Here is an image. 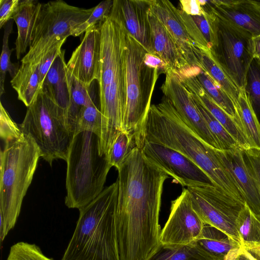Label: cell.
<instances>
[{
  "mask_svg": "<svg viewBox=\"0 0 260 260\" xmlns=\"http://www.w3.org/2000/svg\"><path fill=\"white\" fill-rule=\"evenodd\" d=\"M244 157L260 189V151L254 149L243 150Z\"/></svg>",
  "mask_w": 260,
  "mask_h": 260,
  "instance_id": "ab89813d",
  "label": "cell"
},
{
  "mask_svg": "<svg viewBox=\"0 0 260 260\" xmlns=\"http://www.w3.org/2000/svg\"><path fill=\"white\" fill-rule=\"evenodd\" d=\"M192 67L176 73L182 82L236 140L243 150L251 149L238 123L208 94L193 73Z\"/></svg>",
  "mask_w": 260,
  "mask_h": 260,
  "instance_id": "d6986e66",
  "label": "cell"
},
{
  "mask_svg": "<svg viewBox=\"0 0 260 260\" xmlns=\"http://www.w3.org/2000/svg\"><path fill=\"white\" fill-rule=\"evenodd\" d=\"M10 82L17 93L18 100L28 107L42 88L39 64L33 65L29 63H21Z\"/></svg>",
  "mask_w": 260,
  "mask_h": 260,
  "instance_id": "d4e9b609",
  "label": "cell"
},
{
  "mask_svg": "<svg viewBox=\"0 0 260 260\" xmlns=\"http://www.w3.org/2000/svg\"><path fill=\"white\" fill-rule=\"evenodd\" d=\"M116 181L79 209L73 236L61 260H119L116 211Z\"/></svg>",
  "mask_w": 260,
  "mask_h": 260,
  "instance_id": "277c9868",
  "label": "cell"
},
{
  "mask_svg": "<svg viewBox=\"0 0 260 260\" xmlns=\"http://www.w3.org/2000/svg\"><path fill=\"white\" fill-rule=\"evenodd\" d=\"M114 1L107 0L100 3L94 7V10L83 23L77 27L73 32V37H77L86 32L88 29L98 25L108 18L110 15Z\"/></svg>",
  "mask_w": 260,
  "mask_h": 260,
  "instance_id": "d590c367",
  "label": "cell"
},
{
  "mask_svg": "<svg viewBox=\"0 0 260 260\" xmlns=\"http://www.w3.org/2000/svg\"><path fill=\"white\" fill-rule=\"evenodd\" d=\"M253 58L260 57V35L252 38Z\"/></svg>",
  "mask_w": 260,
  "mask_h": 260,
  "instance_id": "f6af8a7d",
  "label": "cell"
},
{
  "mask_svg": "<svg viewBox=\"0 0 260 260\" xmlns=\"http://www.w3.org/2000/svg\"><path fill=\"white\" fill-rule=\"evenodd\" d=\"M190 93L197 109L219 145L221 150H229L236 148L242 149L236 140L208 110L191 92Z\"/></svg>",
  "mask_w": 260,
  "mask_h": 260,
  "instance_id": "4dcf8cb0",
  "label": "cell"
},
{
  "mask_svg": "<svg viewBox=\"0 0 260 260\" xmlns=\"http://www.w3.org/2000/svg\"><path fill=\"white\" fill-rule=\"evenodd\" d=\"M243 253L250 259V260H258V259L252 254L251 253L242 248Z\"/></svg>",
  "mask_w": 260,
  "mask_h": 260,
  "instance_id": "7dc6e473",
  "label": "cell"
},
{
  "mask_svg": "<svg viewBox=\"0 0 260 260\" xmlns=\"http://www.w3.org/2000/svg\"><path fill=\"white\" fill-rule=\"evenodd\" d=\"M160 89L186 125L206 144L213 148L221 150L197 109L190 91L178 75L170 69L166 74L165 81Z\"/></svg>",
  "mask_w": 260,
  "mask_h": 260,
  "instance_id": "5bb4252c",
  "label": "cell"
},
{
  "mask_svg": "<svg viewBox=\"0 0 260 260\" xmlns=\"http://www.w3.org/2000/svg\"><path fill=\"white\" fill-rule=\"evenodd\" d=\"M150 0H114L109 17L120 23L126 32L153 54L148 16Z\"/></svg>",
  "mask_w": 260,
  "mask_h": 260,
  "instance_id": "e0dca14e",
  "label": "cell"
},
{
  "mask_svg": "<svg viewBox=\"0 0 260 260\" xmlns=\"http://www.w3.org/2000/svg\"><path fill=\"white\" fill-rule=\"evenodd\" d=\"M146 260H218L209 254L196 242L186 245L160 244Z\"/></svg>",
  "mask_w": 260,
  "mask_h": 260,
  "instance_id": "83f0119b",
  "label": "cell"
},
{
  "mask_svg": "<svg viewBox=\"0 0 260 260\" xmlns=\"http://www.w3.org/2000/svg\"><path fill=\"white\" fill-rule=\"evenodd\" d=\"M241 248L229 252L223 258V260H237L241 252Z\"/></svg>",
  "mask_w": 260,
  "mask_h": 260,
  "instance_id": "bcb514c9",
  "label": "cell"
},
{
  "mask_svg": "<svg viewBox=\"0 0 260 260\" xmlns=\"http://www.w3.org/2000/svg\"><path fill=\"white\" fill-rule=\"evenodd\" d=\"M41 3L34 0H20L19 6L12 17L17 27L15 41L16 55L18 59L25 53L30 46L36 19Z\"/></svg>",
  "mask_w": 260,
  "mask_h": 260,
  "instance_id": "603a6c76",
  "label": "cell"
},
{
  "mask_svg": "<svg viewBox=\"0 0 260 260\" xmlns=\"http://www.w3.org/2000/svg\"><path fill=\"white\" fill-rule=\"evenodd\" d=\"M20 0H0V28L11 20L16 11Z\"/></svg>",
  "mask_w": 260,
  "mask_h": 260,
  "instance_id": "b9f144b4",
  "label": "cell"
},
{
  "mask_svg": "<svg viewBox=\"0 0 260 260\" xmlns=\"http://www.w3.org/2000/svg\"><path fill=\"white\" fill-rule=\"evenodd\" d=\"M215 12L248 31L260 35V1L251 0L207 1Z\"/></svg>",
  "mask_w": 260,
  "mask_h": 260,
  "instance_id": "ffe728a7",
  "label": "cell"
},
{
  "mask_svg": "<svg viewBox=\"0 0 260 260\" xmlns=\"http://www.w3.org/2000/svg\"><path fill=\"white\" fill-rule=\"evenodd\" d=\"M186 188L192 207L204 223L240 244L236 220L245 203L213 184Z\"/></svg>",
  "mask_w": 260,
  "mask_h": 260,
  "instance_id": "8fae6325",
  "label": "cell"
},
{
  "mask_svg": "<svg viewBox=\"0 0 260 260\" xmlns=\"http://www.w3.org/2000/svg\"><path fill=\"white\" fill-rule=\"evenodd\" d=\"M40 157L34 141L23 133L20 138L5 142L1 151V243L15 226Z\"/></svg>",
  "mask_w": 260,
  "mask_h": 260,
  "instance_id": "5b68a950",
  "label": "cell"
},
{
  "mask_svg": "<svg viewBox=\"0 0 260 260\" xmlns=\"http://www.w3.org/2000/svg\"><path fill=\"white\" fill-rule=\"evenodd\" d=\"M146 52L145 48L126 32L125 50L126 103L122 131L128 134L133 141L148 113L154 88L159 75L156 69L145 64L144 57Z\"/></svg>",
  "mask_w": 260,
  "mask_h": 260,
  "instance_id": "9c48e42d",
  "label": "cell"
},
{
  "mask_svg": "<svg viewBox=\"0 0 260 260\" xmlns=\"http://www.w3.org/2000/svg\"><path fill=\"white\" fill-rule=\"evenodd\" d=\"M236 225L241 240L240 244L243 242L253 241L254 228L252 212L246 203L238 215Z\"/></svg>",
  "mask_w": 260,
  "mask_h": 260,
  "instance_id": "74e56055",
  "label": "cell"
},
{
  "mask_svg": "<svg viewBox=\"0 0 260 260\" xmlns=\"http://www.w3.org/2000/svg\"><path fill=\"white\" fill-rule=\"evenodd\" d=\"M64 42L58 44L52 49L42 58L39 63V71L41 86L53 61L61 51V46Z\"/></svg>",
  "mask_w": 260,
  "mask_h": 260,
  "instance_id": "60d3db41",
  "label": "cell"
},
{
  "mask_svg": "<svg viewBox=\"0 0 260 260\" xmlns=\"http://www.w3.org/2000/svg\"><path fill=\"white\" fill-rule=\"evenodd\" d=\"M254 59L256 60L257 61V62L260 64V57Z\"/></svg>",
  "mask_w": 260,
  "mask_h": 260,
  "instance_id": "681fc988",
  "label": "cell"
},
{
  "mask_svg": "<svg viewBox=\"0 0 260 260\" xmlns=\"http://www.w3.org/2000/svg\"><path fill=\"white\" fill-rule=\"evenodd\" d=\"M144 61L147 67L156 69L159 74L162 73L166 74L170 70L168 65L161 58L148 52L144 56Z\"/></svg>",
  "mask_w": 260,
  "mask_h": 260,
  "instance_id": "7bdbcfd3",
  "label": "cell"
},
{
  "mask_svg": "<svg viewBox=\"0 0 260 260\" xmlns=\"http://www.w3.org/2000/svg\"><path fill=\"white\" fill-rule=\"evenodd\" d=\"M13 21L10 20L5 26L3 39V46L0 58V95L5 93V80L7 72L13 78L16 74L19 67L18 63H12L10 56L13 49L9 47V38L13 29Z\"/></svg>",
  "mask_w": 260,
  "mask_h": 260,
  "instance_id": "d6a6232c",
  "label": "cell"
},
{
  "mask_svg": "<svg viewBox=\"0 0 260 260\" xmlns=\"http://www.w3.org/2000/svg\"><path fill=\"white\" fill-rule=\"evenodd\" d=\"M237 121L251 149L260 151V122L246 89L240 90Z\"/></svg>",
  "mask_w": 260,
  "mask_h": 260,
  "instance_id": "cb8c5ba5",
  "label": "cell"
},
{
  "mask_svg": "<svg viewBox=\"0 0 260 260\" xmlns=\"http://www.w3.org/2000/svg\"><path fill=\"white\" fill-rule=\"evenodd\" d=\"M179 6V9L190 16L201 15L205 13L199 0H181Z\"/></svg>",
  "mask_w": 260,
  "mask_h": 260,
  "instance_id": "ee69618b",
  "label": "cell"
},
{
  "mask_svg": "<svg viewBox=\"0 0 260 260\" xmlns=\"http://www.w3.org/2000/svg\"><path fill=\"white\" fill-rule=\"evenodd\" d=\"M204 224L192 207L188 190L183 188L181 194L171 202L169 218L161 230L160 244L194 243L200 236Z\"/></svg>",
  "mask_w": 260,
  "mask_h": 260,
  "instance_id": "4fadbf2b",
  "label": "cell"
},
{
  "mask_svg": "<svg viewBox=\"0 0 260 260\" xmlns=\"http://www.w3.org/2000/svg\"><path fill=\"white\" fill-rule=\"evenodd\" d=\"M135 146L132 138L128 134L124 132L120 133L106 155L111 166L118 170L129 152Z\"/></svg>",
  "mask_w": 260,
  "mask_h": 260,
  "instance_id": "836d02e7",
  "label": "cell"
},
{
  "mask_svg": "<svg viewBox=\"0 0 260 260\" xmlns=\"http://www.w3.org/2000/svg\"><path fill=\"white\" fill-rule=\"evenodd\" d=\"M152 142L174 149L199 166L214 186L244 202L231 176L221 162L217 150L192 132L182 121L165 97L157 105H151L147 116L134 139L136 146Z\"/></svg>",
  "mask_w": 260,
  "mask_h": 260,
  "instance_id": "7a4b0ae2",
  "label": "cell"
},
{
  "mask_svg": "<svg viewBox=\"0 0 260 260\" xmlns=\"http://www.w3.org/2000/svg\"><path fill=\"white\" fill-rule=\"evenodd\" d=\"M151 164L171 176L182 186L213 184L207 174L183 154L160 144L145 142L139 147Z\"/></svg>",
  "mask_w": 260,
  "mask_h": 260,
  "instance_id": "7c38bea8",
  "label": "cell"
},
{
  "mask_svg": "<svg viewBox=\"0 0 260 260\" xmlns=\"http://www.w3.org/2000/svg\"><path fill=\"white\" fill-rule=\"evenodd\" d=\"M7 260H53L45 255L35 244L19 242L10 249Z\"/></svg>",
  "mask_w": 260,
  "mask_h": 260,
  "instance_id": "e575fe53",
  "label": "cell"
},
{
  "mask_svg": "<svg viewBox=\"0 0 260 260\" xmlns=\"http://www.w3.org/2000/svg\"><path fill=\"white\" fill-rule=\"evenodd\" d=\"M102 123V115L100 108L92 101L81 111L76 122L74 136L82 132L88 131L100 138Z\"/></svg>",
  "mask_w": 260,
  "mask_h": 260,
  "instance_id": "1f68e13d",
  "label": "cell"
},
{
  "mask_svg": "<svg viewBox=\"0 0 260 260\" xmlns=\"http://www.w3.org/2000/svg\"><path fill=\"white\" fill-rule=\"evenodd\" d=\"M99 137L88 131L76 134L68 152L65 204L80 209L104 190L112 167L107 156L99 152Z\"/></svg>",
  "mask_w": 260,
  "mask_h": 260,
  "instance_id": "8992f818",
  "label": "cell"
},
{
  "mask_svg": "<svg viewBox=\"0 0 260 260\" xmlns=\"http://www.w3.org/2000/svg\"><path fill=\"white\" fill-rule=\"evenodd\" d=\"M148 16L151 32L152 54L161 58L175 73H179L189 67L166 27L150 11V8Z\"/></svg>",
  "mask_w": 260,
  "mask_h": 260,
  "instance_id": "44dd1931",
  "label": "cell"
},
{
  "mask_svg": "<svg viewBox=\"0 0 260 260\" xmlns=\"http://www.w3.org/2000/svg\"><path fill=\"white\" fill-rule=\"evenodd\" d=\"M64 54L65 50H61L49 70L41 89L67 111L69 104L70 92Z\"/></svg>",
  "mask_w": 260,
  "mask_h": 260,
  "instance_id": "7402d4cb",
  "label": "cell"
},
{
  "mask_svg": "<svg viewBox=\"0 0 260 260\" xmlns=\"http://www.w3.org/2000/svg\"><path fill=\"white\" fill-rule=\"evenodd\" d=\"M196 243L209 254L218 260H223L224 257L229 252L241 248L239 243L207 224H204L202 233Z\"/></svg>",
  "mask_w": 260,
  "mask_h": 260,
  "instance_id": "484cf974",
  "label": "cell"
},
{
  "mask_svg": "<svg viewBox=\"0 0 260 260\" xmlns=\"http://www.w3.org/2000/svg\"><path fill=\"white\" fill-rule=\"evenodd\" d=\"M101 32L99 24L85 32L79 45L67 63V72L86 87L90 88L100 76Z\"/></svg>",
  "mask_w": 260,
  "mask_h": 260,
  "instance_id": "2e32d148",
  "label": "cell"
},
{
  "mask_svg": "<svg viewBox=\"0 0 260 260\" xmlns=\"http://www.w3.org/2000/svg\"><path fill=\"white\" fill-rule=\"evenodd\" d=\"M150 11L166 27L187 63L201 68V49L191 37L180 10L168 0H150Z\"/></svg>",
  "mask_w": 260,
  "mask_h": 260,
  "instance_id": "9a60e30c",
  "label": "cell"
},
{
  "mask_svg": "<svg viewBox=\"0 0 260 260\" xmlns=\"http://www.w3.org/2000/svg\"><path fill=\"white\" fill-rule=\"evenodd\" d=\"M116 230L119 260H146L160 244L161 194L169 175L134 147L117 170Z\"/></svg>",
  "mask_w": 260,
  "mask_h": 260,
  "instance_id": "6da1fadb",
  "label": "cell"
},
{
  "mask_svg": "<svg viewBox=\"0 0 260 260\" xmlns=\"http://www.w3.org/2000/svg\"><path fill=\"white\" fill-rule=\"evenodd\" d=\"M217 154L245 203L260 220V189L245 161L243 150L240 148L217 150Z\"/></svg>",
  "mask_w": 260,
  "mask_h": 260,
  "instance_id": "ac0fdd59",
  "label": "cell"
},
{
  "mask_svg": "<svg viewBox=\"0 0 260 260\" xmlns=\"http://www.w3.org/2000/svg\"><path fill=\"white\" fill-rule=\"evenodd\" d=\"M0 122V135L5 143L17 139L22 135L20 126L11 118L1 102Z\"/></svg>",
  "mask_w": 260,
  "mask_h": 260,
  "instance_id": "f35d334b",
  "label": "cell"
},
{
  "mask_svg": "<svg viewBox=\"0 0 260 260\" xmlns=\"http://www.w3.org/2000/svg\"><path fill=\"white\" fill-rule=\"evenodd\" d=\"M246 90L254 110L260 113V64L255 59L249 68Z\"/></svg>",
  "mask_w": 260,
  "mask_h": 260,
  "instance_id": "8d00e7d4",
  "label": "cell"
},
{
  "mask_svg": "<svg viewBox=\"0 0 260 260\" xmlns=\"http://www.w3.org/2000/svg\"><path fill=\"white\" fill-rule=\"evenodd\" d=\"M94 7L85 9L61 0L41 3L27 53L21 63L39 64L52 49L73 35L78 26L89 17Z\"/></svg>",
  "mask_w": 260,
  "mask_h": 260,
  "instance_id": "ba28073f",
  "label": "cell"
},
{
  "mask_svg": "<svg viewBox=\"0 0 260 260\" xmlns=\"http://www.w3.org/2000/svg\"><path fill=\"white\" fill-rule=\"evenodd\" d=\"M215 42L211 48L214 58L240 90L246 89L249 68L254 60L252 35L213 11Z\"/></svg>",
  "mask_w": 260,
  "mask_h": 260,
  "instance_id": "30bf717a",
  "label": "cell"
},
{
  "mask_svg": "<svg viewBox=\"0 0 260 260\" xmlns=\"http://www.w3.org/2000/svg\"><path fill=\"white\" fill-rule=\"evenodd\" d=\"M200 64L201 68L207 72L230 97L236 110L238 107L240 89L218 63L209 48L201 50Z\"/></svg>",
  "mask_w": 260,
  "mask_h": 260,
  "instance_id": "4316f807",
  "label": "cell"
},
{
  "mask_svg": "<svg viewBox=\"0 0 260 260\" xmlns=\"http://www.w3.org/2000/svg\"><path fill=\"white\" fill-rule=\"evenodd\" d=\"M67 74L70 92L67 117L69 127L74 136L76 122L81 111L93 100L90 94V88L83 85L68 72Z\"/></svg>",
  "mask_w": 260,
  "mask_h": 260,
  "instance_id": "f1b7e54d",
  "label": "cell"
},
{
  "mask_svg": "<svg viewBox=\"0 0 260 260\" xmlns=\"http://www.w3.org/2000/svg\"><path fill=\"white\" fill-rule=\"evenodd\" d=\"M101 55L100 108L102 115L99 152L107 155L117 136L122 131L126 103L125 50L126 31L109 17L99 24Z\"/></svg>",
  "mask_w": 260,
  "mask_h": 260,
  "instance_id": "3957f363",
  "label": "cell"
},
{
  "mask_svg": "<svg viewBox=\"0 0 260 260\" xmlns=\"http://www.w3.org/2000/svg\"><path fill=\"white\" fill-rule=\"evenodd\" d=\"M237 260H250L242 252V247L241 252L239 255Z\"/></svg>",
  "mask_w": 260,
  "mask_h": 260,
  "instance_id": "c3c4849f",
  "label": "cell"
},
{
  "mask_svg": "<svg viewBox=\"0 0 260 260\" xmlns=\"http://www.w3.org/2000/svg\"><path fill=\"white\" fill-rule=\"evenodd\" d=\"M19 126L22 133L34 141L41 157L50 166L55 159L66 161L74 138L68 124L67 111L42 89L27 107Z\"/></svg>",
  "mask_w": 260,
  "mask_h": 260,
  "instance_id": "52a82bcc",
  "label": "cell"
},
{
  "mask_svg": "<svg viewBox=\"0 0 260 260\" xmlns=\"http://www.w3.org/2000/svg\"><path fill=\"white\" fill-rule=\"evenodd\" d=\"M192 69L194 75L208 94L237 122L235 106L230 97L204 70L197 67H192Z\"/></svg>",
  "mask_w": 260,
  "mask_h": 260,
  "instance_id": "f546056e",
  "label": "cell"
}]
</instances>
